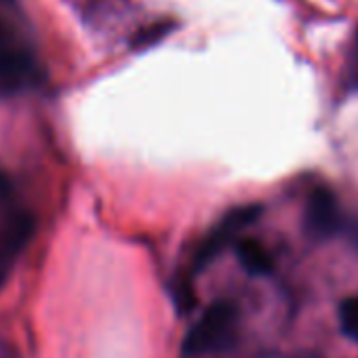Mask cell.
<instances>
[{
  "label": "cell",
  "instance_id": "obj_7",
  "mask_svg": "<svg viewBox=\"0 0 358 358\" xmlns=\"http://www.w3.org/2000/svg\"><path fill=\"white\" fill-rule=\"evenodd\" d=\"M173 30V24L171 22H156L148 28H141L139 32H135V36L131 38V47L141 51V49H148V47H154L156 43H160L169 32Z\"/></svg>",
  "mask_w": 358,
  "mask_h": 358
},
{
  "label": "cell",
  "instance_id": "obj_2",
  "mask_svg": "<svg viewBox=\"0 0 358 358\" xmlns=\"http://www.w3.org/2000/svg\"><path fill=\"white\" fill-rule=\"evenodd\" d=\"M262 215V205L251 203V205H243L232 209L230 213H226V217L217 224V228H213L209 232V236L203 241L201 249L196 251L194 257V270H203L207 268L224 247H228L245 228H249L253 222H257V217Z\"/></svg>",
  "mask_w": 358,
  "mask_h": 358
},
{
  "label": "cell",
  "instance_id": "obj_1",
  "mask_svg": "<svg viewBox=\"0 0 358 358\" xmlns=\"http://www.w3.org/2000/svg\"><path fill=\"white\" fill-rule=\"evenodd\" d=\"M236 320L238 312L230 301H215L188 331L184 339V354L199 356L228 348L236 333Z\"/></svg>",
  "mask_w": 358,
  "mask_h": 358
},
{
  "label": "cell",
  "instance_id": "obj_12",
  "mask_svg": "<svg viewBox=\"0 0 358 358\" xmlns=\"http://www.w3.org/2000/svg\"><path fill=\"white\" fill-rule=\"evenodd\" d=\"M3 3H11V0H3Z\"/></svg>",
  "mask_w": 358,
  "mask_h": 358
},
{
  "label": "cell",
  "instance_id": "obj_8",
  "mask_svg": "<svg viewBox=\"0 0 358 358\" xmlns=\"http://www.w3.org/2000/svg\"><path fill=\"white\" fill-rule=\"evenodd\" d=\"M339 324L341 331L352 339L358 341V295L348 297L339 306Z\"/></svg>",
  "mask_w": 358,
  "mask_h": 358
},
{
  "label": "cell",
  "instance_id": "obj_11",
  "mask_svg": "<svg viewBox=\"0 0 358 358\" xmlns=\"http://www.w3.org/2000/svg\"><path fill=\"white\" fill-rule=\"evenodd\" d=\"M9 41H11V30H9V26H7L3 20H0V49L11 47Z\"/></svg>",
  "mask_w": 358,
  "mask_h": 358
},
{
  "label": "cell",
  "instance_id": "obj_9",
  "mask_svg": "<svg viewBox=\"0 0 358 358\" xmlns=\"http://www.w3.org/2000/svg\"><path fill=\"white\" fill-rule=\"evenodd\" d=\"M345 78H348V85L354 91H358V28L350 41V49L345 57Z\"/></svg>",
  "mask_w": 358,
  "mask_h": 358
},
{
  "label": "cell",
  "instance_id": "obj_6",
  "mask_svg": "<svg viewBox=\"0 0 358 358\" xmlns=\"http://www.w3.org/2000/svg\"><path fill=\"white\" fill-rule=\"evenodd\" d=\"M236 253H238L241 266L253 276H264L272 270V257H270L268 249L257 241H251V238L238 241Z\"/></svg>",
  "mask_w": 358,
  "mask_h": 358
},
{
  "label": "cell",
  "instance_id": "obj_5",
  "mask_svg": "<svg viewBox=\"0 0 358 358\" xmlns=\"http://www.w3.org/2000/svg\"><path fill=\"white\" fill-rule=\"evenodd\" d=\"M36 76L34 59L22 49H0V93L11 95L30 85Z\"/></svg>",
  "mask_w": 358,
  "mask_h": 358
},
{
  "label": "cell",
  "instance_id": "obj_10",
  "mask_svg": "<svg viewBox=\"0 0 358 358\" xmlns=\"http://www.w3.org/2000/svg\"><path fill=\"white\" fill-rule=\"evenodd\" d=\"M13 192V186H11V179L7 173L0 171V203H5Z\"/></svg>",
  "mask_w": 358,
  "mask_h": 358
},
{
  "label": "cell",
  "instance_id": "obj_3",
  "mask_svg": "<svg viewBox=\"0 0 358 358\" xmlns=\"http://www.w3.org/2000/svg\"><path fill=\"white\" fill-rule=\"evenodd\" d=\"M34 232V217L26 211H11L0 217V285L7 278L13 259L22 253Z\"/></svg>",
  "mask_w": 358,
  "mask_h": 358
},
{
  "label": "cell",
  "instance_id": "obj_4",
  "mask_svg": "<svg viewBox=\"0 0 358 358\" xmlns=\"http://www.w3.org/2000/svg\"><path fill=\"white\" fill-rule=\"evenodd\" d=\"M341 224L339 201L329 188H316L308 199L306 211V230L310 236L322 241L337 232Z\"/></svg>",
  "mask_w": 358,
  "mask_h": 358
}]
</instances>
